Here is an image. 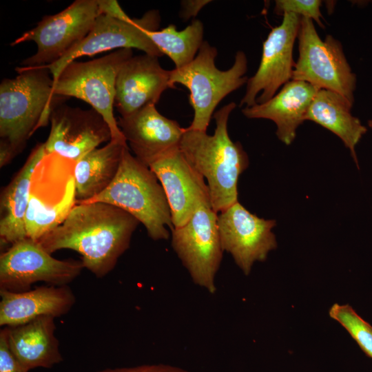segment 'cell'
I'll use <instances>...</instances> for the list:
<instances>
[{
	"label": "cell",
	"instance_id": "cell-1",
	"mask_svg": "<svg viewBox=\"0 0 372 372\" xmlns=\"http://www.w3.org/2000/svg\"><path fill=\"white\" fill-rule=\"evenodd\" d=\"M140 222L123 209L105 203L76 204L64 221L38 242L49 254L71 249L97 278L111 272L129 249Z\"/></svg>",
	"mask_w": 372,
	"mask_h": 372
},
{
	"label": "cell",
	"instance_id": "cell-2",
	"mask_svg": "<svg viewBox=\"0 0 372 372\" xmlns=\"http://www.w3.org/2000/svg\"><path fill=\"white\" fill-rule=\"evenodd\" d=\"M236 107L231 102L214 113L212 135L186 127L179 145L189 163L207 180L211 207L217 214L238 202V180L249 163L241 143L228 134V120Z\"/></svg>",
	"mask_w": 372,
	"mask_h": 372
},
{
	"label": "cell",
	"instance_id": "cell-3",
	"mask_svg": "<svg viewBox=\"0 0 372 372\" xmlns=\"http://www.w3.org/2000/svg\"><path fill=\"white\" fill-rule=\"evenodd\" d=\"M18 75L0 84V137L17 155L39 128L47 125L51 113L68 98L53 92L54 81L45 66L16 68Z\"/></svg>",
	"mask_w": 372,
	"mask_h": 372
},
{
	"label": "cell",
	"instance_id": "cell-4",
	"mask_svg": "<svg viewBox=\"0 0 372 372\" xmlns=\"http://www.w3.org/2000/svg\"><path fill=\"white\" fill-rule=\"evenodd\" d=\"M101 202L116 206L136 218L154 240H166L174 229L165 190L151 169L125 148L112 183L98 196L83 203ZM79 204V203H78Z\"/></svg>",
	"mask_w": 372,
	"mask_h": 372
},
{
	"label": "cell",
	"instance_id": "cell-5",
	"mask_svg": "<svg viewBox=\"0 0 372 372\" xmlns=\"http://www.w3.org/2000/svg\"><path fill=\"white\" fill-rule=\"evenodd\" d=\"M216 47L204 41L194 59L187 65L170 70V83H180L189 91V103L194 118L189 130L207 132L213 113L219 103L232 92L247 83L248 68L246 54L238 51L232 66L227 70L216 68Z\"/></svg>",
	"mask_w": 372,
	"mask_h": 372
},
{
	"label": "cell",
	"instance_id": "cell-6",
	"mask_svg": "<svg viewBox=\"0 0 372 372\" xmlns=\"http://www.w3.org/2000/svg\"><path fill=\"white\" fill-rule=\"evenodd\" d=\"M75 163L52 153L35 166L25 216L28 238L39 240L61 225L76 205Z\"/></svg>",
	"mask_w": 372,
	"mask_h": 372
},
{
	"label": "cell",
	"instance_id": "cell-7",
	"mask_svg": "<svg viewBox=\"0 0 372 372\" xmlns=\"http://www.w3.org/2000/svg\"><path fill=\"white\" fill-rule=\"evenodd\" d=\"M132 56V49L123 48L89 61H72L54 83L53 92L90 104L108 124L112 140L126 142L114 117V107L117 74Z\"/></svg>",
	"mask_w": 372,
	"mask_h": 372
},
{
	"label": "cell",
	"instance_id": "cell-8",
	"mask_svg": "<svg viewBox=\"0 0 372 372\" xmlns=\"http://www.w3.org/2000/svg\"><path fill=\"white\" fill-rule=\"evenodd\" d=\"M299 56L291 80L337 92L353 104L356 75L352 72L340 41L318 35L313 21L302 17L298 34Z\"/></svg>",
	"mask_w": 372,
	"mask_h": 372
},
{
	"label": "cell",
	"instance_id": "cell-9",
	"mask_svg": "<svg viewBox=\"0 0 372 372\" xmlns=\"http://www.w3.org/2000/svg\"><path fill=\"white\" fill-rule=\"evenodd\" d=\"M103 12V0H76L58 13L44 16L36 27L25 32L10 45L27 41L37 44L36 53L25 59L21 67L51 65L85 37Z\"/></svg>",
	"mask_w": 372,
	"mask_h": 372
},
{
	"label": "cell",
	"instance_id": "cell-10",
	"mask_svg": "<svg viewBox=\"0 0 372 372\" xmlns=\"http://www.w3.org/2000/svg\"><path fill=\"white\" fill-rule=\"evenodd\" d=\"M161 22L159 12L151 10L141 18L118 17L103 12L96 19L85 37L56 62L47 65L54 83L63 69L83 56H92L114 49L136 48L158 57L163 54L149 37L158 30Z\"/></svg>",
	"mask_w": 372,
	"mask_h": 372
},
{
	"label": "cell",
	"instance_id": "cell-11",
	"mask_svg": "<svg viewBox=\"0 0 372 372\" xmlns=\"http://www.w3.org/2000/svg\"><path fill=\"white\" fill-rule=\"evenodd\" d=\"M217 217L205 203L185 224L171 231L172 247L192 281L211 294L216 291V277L224 253Z\"/></svg>",
	"mask_w": 372,
	"mask_h": 372
},
{
	"label": "cell",
	"instance_id": "cell-12",
	"mask_svg": "<svg viewBox=\"0 0 372 372\" xmlns=\"http://www.w3.org/2000/svg\"><path fill=\"white\" fill-rule=\"evenodd\" d=\"M84 268L81 260L54 258L38 240L27 237L1 254L0 291H25L38 282L68 285Z\"/></svg>",
	"mask_w": 372,
	"mask_h": 372
},
{
	"label": "cell",
	"instance_id": "cell-13",
	"mask_svg": "<svg viewBox=\"0 0 372 372\" xmlns=\"http://www.w3.org/2000/svg\"><path fill=\"white\" fill-rule=\"evenodd\" d=\"M301 19L298 14L286 13L282 23L271 30L263 42L258 68L247 82L240 107L265 103L291 80L296 63L293 50Z\"/></svg>",
	"mask_w": 372,
	"mask_h": 372
},
{
	"label": "cell",
	"instance_id": "cell-14",
	"mask_svg": "<svg viewBox=\"0 0 372 372\" xmlns=\"http://www.w3.org/2000/svg\"><path fill=\"white\" fill-rule=\"evenodd\" d=\"M217 224L223 251L246 276L256 262L265 261L277 247L271 231L276 220L259 218L238 201L218 214Z\"/></svg>",
	"mask_w": 372,
	"mask_h": 372
},
{
	"label": "cell",
	"instance_id": "cell-15",
	"mask_svg": "<svg viewBox=\"0 0 372 372\" xmlns=\"http://www.w3.org/2000/svg\"><path fill=\"white\" fill-rule=\"evenodd\" d=\"M50 132L44 142L46 154H57L75 163L101 143L112 140L111 130L94 109L62 103L54 108Z\"/></svg>",
	"mask_w": 372,
	"mask_h": 372
},
{
	"label": "cell",
	"instance_id": "cell-16",
	"mask_svg": "<svg viewBox=\"0 0 372 372\" xmlns=\"http://www.w3.org/2000/svg\"><path fill=\"white\" fill-rule=\"evenodd\" d=\"M149 167L165 190L174 227L185 224L202 204L210 203L204 178L192 167L179 147L162 155Z\"/></svg>",
	"mask_w": 372,
	"mask_h": 372
},
{
	"label": "cell",
	"instance_id": "cell-17",
	"mask_svg": "<svg viewBox=\"0 0 372 372\" xmlns=\"http://www.w3.org/2000/svg\"><path fill=\"white\" fill-rule=\"evenodd\" d=\"M158 56L143 54L132 56L118 71L114 107L121 116L130 115L149 105H156L169 88L170 70L163 68Z\"/></svg>",
	"mask_w": 372,
	"mask_h": 372
},
{
	"label": "cell",
	"instance_id": "cell-18",
	"mask_svg": "<svg viewBox=\"0 0 372 372\" xmlns=\"http://www.w3.org/2000/svg\"><path fill=\"white\" fill-rule=\"evenodd\" d=\"M135 157L148 166L158 158L179 147L185 128L162 115L155 105H149L117 120Z\"/></svg>",
	"mask_w": 372,
	"mask_h": 372
},
{
	"label": "cell",
	"instance_id": "cell-19",
	"mask_svg": "<svg viewBox=\"0 0 372 372\" xmlns=\"http://www.w3.org/2000/svg\"><path fill=\"white\" fill-rule=\"evenodd\" d=\"M0 325L15 327L43 316L60 317L76 302L68 285H48L25 291H0Z\"/></svg>",
	"mask_w": 372,
	"mask_h": 372
},
{
	"label": "cell",
	"instance_id": "cell-20",
	"mask_svg": "<svg viewBox=\"0 0 372 372\" xmlns=\"http://www.w3.org/2000/svg\"><path fill=\"white\" fill-rule=\"evenodd\" d=\"M318 90L307 82L291 80L269 101L245 107L242 113L248 118L273 121L277 136L289 145L293 141L298 127L305 121L307 110Z\"/></svg>",
	"mask_w": 372,
	"mask_h": 372
},
{
	"label": "cell",
	"instance_id": "cell-21",
	"mask_svg": "<svg viewBox=\"0 0 372 372\" xmlns=\"http://www.w3.org/2000/svg\"><path fill=\"white\" fill-rule=\"evenodd\" d=\"M4 329L12 353L28 371L41 367L50 369L63 361L55 335L54 318L43 316Z\"/></svg>",
	"mask_w": 372,
	"mask_h": 372
},
{
	"label": "cell",
	"instance_id": "cell-22",
	"mask_svg": "<svg viewBox=\"0 0 372 372\" xmlns=\"http://www.w3.org/2000/svg\"><path fill=\"white\" fill-rule=\"evenodd\" d=\"M46 154L44 143L37 144L23 165L1 192V245L27 238L25 216L28 207L31 176L37 164Z\"/></svg>",
	"mask_w": 372,
	"mask_h": 372
},
{
	"label": "cell",
	"instance_id": "cell-23",
	"mask_svg": "<svg viewBox=\"0 0 372 372\" xmlns=\"http://www.w3.org/2000/svg\"><path fill=\"white\" fill-rule=\"evenodd\" d=\"M353 105L337 92L320 89L307 110L305 121H313L338 136L350 149L358 167L355 147L367 129L352 115Z\"/></svg>",
	"mask_w": 372,
	"mask_h": 372
},
{
	"label": "cell",
	"instance_id": "cell-24",
	"mask_svg": "<svg viewBox=\"0 0 372 372\" xmlns=\"http://www.w3.org/2000/svg\"><path fill=\"white\" fill-rule=\"evenodd\" d=\"M127 147V142L111 140L105 146L91 150L76 162V204L98 196L108 187L116 176Z\"/></svg>",
	"mask_w": 372,
	"mask_h": 372
},
{
	"label": "cell",
	"instance_id": "cell-25",
	"mask_svg": "<svg viewBox=\"0 0 372 372\" xmlns=\"http://www.w3.org/2000/svg\"><path fill=\"white\" fill-rule=\"evenodd\" d=\"M204 26L198 19L178 31L174 24L149 32V37L163 54L168 56L180 68L192 62L203 43Z\"/></svg>",
	"mask_w": 372,
	"mask_h": 372
},
{
	"label": "cell",
	"instance_id": "cell-26",
	"mask_svg": "<svg viewBox=\"0 0 372 372\" xmlns=\"http://www.w3.org/2000/svg\"><path fill=\"white\" fill-rule=\"evenodd\" d=\"M329 314L348 331L363 352L372 358V326L349 304L335 303L329 309Z\"/></svg>",
	"mask_w": 372,
	"mask_h": 372
},
{
	"label": "cell",
	"instance_id": "cell-27",
	"mask_svg": "<svg viewBox=\"0 0 372 372\" xmlns=\"http://www.w3.org/2000/svg\"><path fill=\"white\" fill-rule=\"evenodd\" d=\"M321 2L319 0H276L274 12L278 15L293 13L302 17L309 18L322 28H324L320 12Z\"/></svg>",
	"mask_w": 372,
	"mask_h": 372
},
{
	"label": "cell",
	"instance_id": "cell-28",
	"mask_svg": "<svg viewBox=\"0 0 372 372\" xmlns=\"http://www.w3.org/2000/svg\"><path fill=\"white\" fill-rule=\"evenodd\" d=\"M0 372H28L12 353L4 328L0 331Z\"/></svg>",
	"mask_w": 372,
	"mask_h": 372
},
{
	"label": "cell",
	"instance_id": "cell-29",
	"mask_svg": "<svg viewBox=\"0 0 372 372\" xmlns=\"http://www.w3.org/2000/svg\"><path fill=\"white\" fill-rule=\"evenodd\" d=\"M96 372H189L178 366L166 364H142L129 367L107 368Z\"/></svg>",
	"mask_w": 372,
	"mask_h": 372
},
{
	"label": "cell",
	"instance_id": "cell-30",
	"mask_svg": "<svg viewBox=\"0 0 372 372\" xmlns=\"http://www.w3.org/2000/svg\"><path fill=\"white\" fill-rule=\"evenodd\" d=\"M209 0H184L181 1V9L180 17L184 21H188L190 18L195 17L198 13L209 3Z\"/></svg>",
	"mask_w": 372,
	"mask_h": 372
},
{
	"label": "cell",
	"instance_id": "cell-31",
	"mask_svg": "<svg viewBox=\"0 0 372 372\" xmlns=\"http://www.w3.org/2000/svg\"><path fill=\"white\" fill-rule=\"evenodd\" d=\"M368 125L371 128H372V120L368 121Z\"/></svg>",
	"mask_w": 372,
	"mask_h": 372
}]
</instances>
